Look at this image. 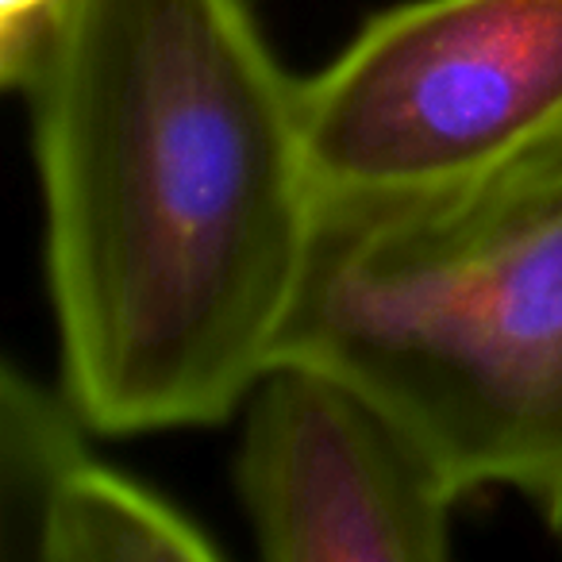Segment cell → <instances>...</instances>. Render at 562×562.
Segmentation results:
<instances>
[{
    "label": "cell",
    "mask_w": 562,
    "mask_h": 562,
    "mask_svg": "<svg viewBox=\"0 0 562 562\" xmlns=\"http://www.w3.org/2000/svg\"><path fill=\"white\" fill-rule=\"evenodd\" d=\"M24 93L66 393L112 436L227 420L321 220L301 81L247 0H66Z\"/></svg>",
    "instance_id": "obj_1"
},
{
    "label": "cell",
    "mask_w": 562,
    "mask_h": 562,
    "mask_svg": "<svg viewBox=\"0 0 562 562\" xmlns=\"http://www.w3.org/2000/svg\"><path fill=\"white\" fill-rule=\"evenodd\" d=\"M321 204L459 193L562 150V0H408L301 81Z\"/></svg>",
    "instance_id": "obj_3"
},
{
    "label": "cell",
    "mask_w": 562,
    "mask_h": 562,
    "mask_svg": "<svg viewBox=\"0 0 562 562\" xmlns=\"http://www.w3.org/2000/svg\"><path fill=\"white\" fill-rule=\"evenodd\" d=\"M278 359L385 408L447 482L562 543V150L459 193L321 204Z\"/></svg>",
    "instance_id": "obj_2"
},
{
    "label": "cell",
    "mask_w": 562,
    "mask_h": 562,
    "mask_svg": "<svg viewBox=\"0 0 562 562\" xmlns=\"http://www.w3.org/2000/svg\"><path fill=\"white\" fill-rule=\"evenodd\" d=\"M74 397L4 370L0 505L9 554L47 562H209L220 543L178 505L101 462Z\"/></svg>",
    "instance_id": "obj_5"
},
{
    "label": "cell",
    "mask_w": 562,
    "mask_h": 562,
    "mask_svg": "<svg viewBox=\"0 0 562 562\" xmlns=\"http://www.w3.org/2000/svg\"><path fill=\"white\" fill-rule=\"evenodd\" d=\"M243 513L270 562H439L462 493L359 385L270 362L243 401Z\"/></svg>",
    "instance_id": "obj_4"
}]
</instances>
